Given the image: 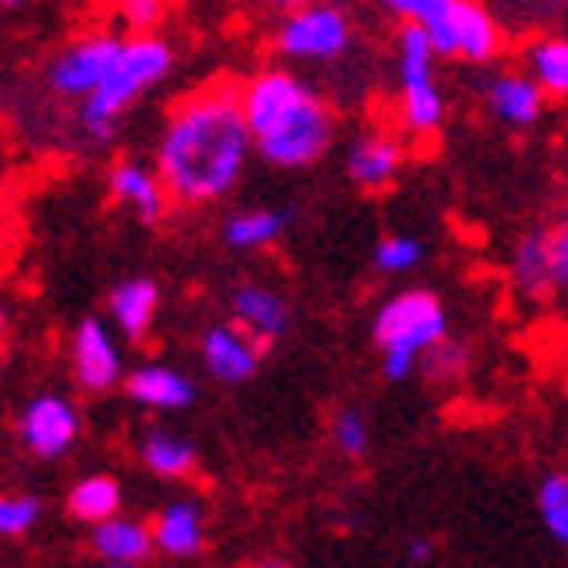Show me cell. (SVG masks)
<instances>
[{
	"mask_svg": "<svg viewBox=\"0 0 568 568\" xmlns=\"http://www.w3.org/2000/svg\"><path fill=\"white\" fill-rule=\"evenodd\" d=\"M252 154V134L236 90L187 98L159 139V179L179 203H215L236 187Z\"/></svg>",
	"mask_w": 568,
	"mask_h": 568,
	"instance_id": "1",
	"label": "cell"
},
{
	"mask_svg": "<svg viewBox=\"0 0 568 568\" xmlns=\"http://www.w3.org/2000/svg\"><path fill=\"white\" fill-rule=\"evenodd\" d=\"M240 110L248 122L252 146L264 163L296 171V166L317 163L333 142V114L317 98L313 85H305L288 70L256 73L244 94Z\"/></svg>",
	"mask_w": 568,
	"mask_h": 568,
	"instance_id": "2",
	"label": "cell"
},
{
	"mask_svg": "<svg viewBox=\"0 0 568 568\" xmlns=\"http://www.w3.org/2000/svg\"><path fill=\"white\" fill-rule=\"evenodd\" d=\"M175 65V53L166 41L159 37H134V41H122L114 61H110L106 78L85 94L82 106V131L90 139H110L119 119L131 110L134 98H142L146 90L163 82Z\"/></svg>",
	"mask_w": 568,
	"mask_h": 568,
	"instance_id": "3",
	"label": "cell"
},
{
	"mask_svg": "<svg viewBox=\"0 0 568 568\" xmlns=\"http://www.w3.org/2000/svg\"><path fill=\"white\" fill-rule=\"evenodd\" d=\"M447 337V308L426 288H406L382 305L374 317V342L382 349V374L390 382H406L418 369L423 349Z\"/></svg>",
	"mask_w": 568,
	"mask_h": 568,
	"instance_id": "4",
	"label": "cell"
},
{
	"mask_svg": "<svg viewBox=\"0 0 568 568\" xmlns=\"http://www.w3.org/2000/svg\"><path fill=\"white\" fill-rule=\"evenodd\" d=\"M435 58H463L471 65H487L504 49L496 17L479 0H447V9L426 21Z\"/></svg>",
	"mask_w": 568,
	"mask_h": 568,
	"instance_id": "5",
	"label": "cell"
},
{
	"mask_svg": "<svg viewBox=\"0 0 568 568\" xmlns=\"http://www.w3.org/2000/svg\"><path fill=\"white\" fill-rule=\"evenodd\" d=\"M349 41H354V24L345 9L321 4V0L293 9V17L276 33V49L293 61H333L349 49Z\"/></svg>",
	"mask_w": 568,
	"mask_h": 568,
	"instance_id": "6",
	"label": "cell"
},
{
	"mask_svg": "<svg viewBox=\"0 0 568 568\" xmlns=\"http://www.w3.org/2000/svg\"><path fill=\"white\" fill-rule=\"evenodd\" d=\"M119 45L122 41L114 33L82 37L78 45H70L53 65H49V85H53L61 98H85L102 78H106Z\"/></svg>",
	"mask_w": 568,
	"mask_h": 568,
	"instance_id": "7",
	"label": "cell"
},
{
	"mask_svg": "<svg viewBox=\"0 0 568 568\" xmlns=\"http://www.w3.org/2000/svg\"><path fill=\"white\" fill-rule=\"evenodd\" d=\"M21 438L37 459H61L78 438V410L58 394H41L24 406Z\"/></svg>",
	"mask_w": 568,
	"mask_h": 568,
	"instance_id": "8",
	"label": "cell"
},
{
	"mask_svg": "<svg viewBox=\"0 0 568 568\" xmlns=\"http://www.w3.org/2000/svg\"><path fill=\"white\" fill-rule=\"evenodd\" d=\"M264 349L268 345L256 342L240 325H212V329L203 333V366H207V374L215 382H227V386L248 382L256 374V366H261Z\"/></svg>",
	"mask_w": 568,
	"mask_h": 568,
	"instance_id": "9",
	"label": "cell"
},
{
	"mask_svg": "<svg viewBox=\"0 0 568 568\" xmlns=\"http://www.w3.org/2000/svg\"><path fill=\"white\" fill-rule=\"evenodd\" d=\"M73 374L85 390H110L122 382V354L102 321L85 317L73 333Z\"/></svg>",
	"mask_w": 568,
	"mask_h": 568,
	"instance_id": "10",
	"label": "cell"
},
{
	"mask_svg": "<svg viewBox=\"0 0 568 568\" xmlns=\"http://www.w3.org/2000/svg\"><path fill=\"white\" fill-rule=\"evenodd\" d=\"M487 106H491V114H496L504 126L524 131V126H536V122H540V114H545V106H548V94L540 90L536 78L504 73V78H496V82L487 85Z\"/></svg>",
	"mask_w": 568,
	"mask_h": 568,
	"instance_id": "11",
	"label": "cell"
},
{
	"mask_svg": "<svg viewBox=\"0 0 568 568\" xmlns=\"http://www.w3.org/2000/svg\"><path fill=\"white\" fill-rule=\"evenodd\" d=\"M232 317H236L240 329H248L264 345H273V337H281L288 329L284 296L276 288H264V284H240L232 293Z\"/></svg>",
	"mask_w": 568,
	"mask_h": 568,
	"instance_id": "12",
	"label": "cell"
},
{
	"mask_svg": "<svg viewBox=\"0 0 568 568\" xmlns=\"http://www.w3.org/2000/svg\"><path fill=\"white\" fill-rule=\"evenodd\" d=\"M94 552L106 565H119V568H134L154 552V536L146 524L139 520H126V516H106V520L94 524Z\"/></svg>",
	"mask_w": 568,
	"mask_h": 568,
	"instance_id": "13",
	"label": "cell"
},
{
	"mask_svg": "<svg viewBox=\"0 0 568 568\" xmlns=\"http://www.w3.org/2000/svg\"><path fill=\"white\" fill-rule=\"evenodd\" d=\"M126 394L151 410H183L195 403V382L171 366H142L126 374Z\"/></svg>",
	"mask_w": 568,
	"mask_h": 568,
	"instance_id": "14",
	"label": "cell"
},
{
	"mask_svg": "<svg viewBox=\"0 0 568 568\" xmlns=\"http://www.w3.org/2000/svg\"><path fill=\"white\" fill-rule=\"evenodd\" d=\"M403 159H406L403 146H398L394 139H386V134H366V139L354 142L345 171H349V179H354L357 187L382 191V187H390L394 179H398V171H403Z\"/></svg>",
	"mask_w": 568,
	"mask_h": 568,
	"instance_id": "15",
	"label": "cell"
},
{
	"mask_svg": "<svg viewBox=\"0 0 568 568\" xmlns=\"http://www.w3.org/2000/svg\"><path fill=\"white\" fill-rule=\"evenodd\" d=\"M511 288L524 301H545L557 293L552 281V248H548V232H528L511 252Z\"/></svg>",
	"mask_w": 568,
	"mask_h": 568,
	"instance_id": "16",
	"label": "cell"
},
{
	"mask_svg": "<svg viewBox=\"0 0 568 568\" xmlns=\"http://www.w3.org/2000/svg\"><path fill=\"white\" fill-rule=\"evenodd\" d=\"M110 191H114V200H122L126 207L139 212L142 224H159L166 212V187L159 171L142 163H119L114 166V175H110Z\"/></svg>",
	"mask_w": 568,
	"mask_h": 568,
	"instance_id": "17",
	"label": "cell"
},
{
	"mask_svg": "<svg viewBox=\"0 0 568 568\" xmlns=\"http://www.w3.org/2000/svg\"><path fill=\"white\" fill-rule=\"evenodd\" d=\"M154 548L166 557H195L203 548V511L191 499H175L159 511V520L151 528Z\"/></svg>",
	"mask_w": 568,
	"mask_h": 568,
	"instance_id": "18",
	"label": "cell"
},
{
	"mask_svg": "<svg viewBox=\"0 0 568 568\" xmlns=\"http://www.w3.org/2000/svg\"><path fill=\"white\" fill-rule=\"evenodd\" d=\"M154 313H159V284L154 281H122L110 293V317L126 337H142L151 329Z\"/></svg>",
	"mask_w": 568,
	"mask_h": 568,
	"instance_id": "19",
	"label": "cell"
},
{
	"mask_svg": "<svg viewBox=\"0 0 568 568\" xmlns=\"http://www.w3.org/2000/svg\"><path fill=\"white\" fill-rule=\"evenodd\" d=\"M119 504H122V487L110 475H85V479H78L70 487V499H65L70 516L82 524L106 520V516L119 511Z\"/></svg>",
	"mask_w": 568,
	"mask_h": 568,
	"instance_id": "20",
	"label": "cell"
},
{
	"mask_svg": "<svg viewBox=\"0 0 568 568\" xmlns=\"http://www.w3.org/2000/svg\"><path fill=\"white\" fill-rule=\"evenodd\" d=\"M443 114H447V102H443V90L435 85V73H430V78H410V82H403L406 131L435 134L438 126H443Z\"/></svg>",
	"mask_w": 568,
	"mask_h": 568,
	"instance_id": "21",
	"label": "cell"
},
{
	"mask_svg": "<svg viewBox=\"0 0 568 568\" xmlns=\"http://www.w3.org/2000/svg\"><path fill=\"white\" fill-rule=\"evenodd\" d=\"M142 463L163 479H179V475L195 471V447L171 430H151L142 438Z\"/></svg>",
	"mask_w": 568,
	"mask_h": 568,
	"instance_id": "22",
	"label": "cell"
},
{
	"mask_svg": "<svg viewBox=\"0 0 568 568\" xmlns=\"http://www.w3.org/2000/svg\"><path fill=\"white\" fill-rule=\"evenodd\" d=\"M284 227H288V215L284 212H240L232 215L224 224V240L232 248L240 252H252V248H268L276 236H281Z\"/></svg>",
	"mask_w": 568,
	"mask_h": 568,
	"instance_id": "23",
	"label": "cell"
},
{
	"mask_svg": "<svg viewBox=\"0 0 568 568\" xmlns=\"http://www.w3.org/2000/svg\"><path fill=\"white\" fill-rule=\"evenodd\" d=\"M532 78L552 98H568V37H545L528 53Z\"/></svg>",
	"mask_w": 568,
	"mask_h": 568,
	"instance_id": "24",
	"label": "cell"
},
{
	"mask_svg": "<svg viewBox=\"0 0 568 568\" xmlns=\"http://www.w3.org/2000/svg\"><path fill=\"white\" fill-rule=\"evenodd\" d=\"M435 45H430V33L426 24L418 21H403V33H398V73L403 82L410 78H430L435 73Z\"/></svg>",
	"mask_w": 568,
	"mask_h": 568,
	"instance_id": "25",
	"label": "cell"
},
{
	"mask_svg": "<svg viewBox=\"0 0 568 568\" xmlns=\"http://www.w3.org/2000/svg\"><path fill=\"white\" fill-rule=\"evenodd\" d=\"M536 504H540V516H545V528L552 532V540L568 548V475H545L540 491H536Z\"/></svg>",
	"mask_w": 568,
	"mask_h": 568,
	"instance_id": "26",
	"label": "cell"
},
{
	"mask_svg": "<svg viewBox=\"0 0 568 568\" xmlns=\"http://www.w3.org/2000/svg\"><path fill=\"white\" fill-rule=\"evenodd\" d=\"M467 362H471V354H467V345L450 342V337H438L430 349H423V357H418V366L426 369V378L430 382H455L467 369Z\"/></svg>",
	"mask_w": 568,
	"mask_h": 568,
	"instance_id": "27",
	"label": "cell"
},
{
	"mask_svg": "<svg viewBox=\"0 0 568 568\" xmlns=\"http://www.w3.org/2000/svg\"><path fill=\"white\" fill-rule=\"evenodd\" d=\"M418 261H423V244L415 236H386L374 248V264L382 273H410L418 268Z\"/></svg>",
	"mask_w": 568,
	"mask_h": 568,
	"instance_id": "28",
	"label": "cell"
},
{
	"mask_svg": "<svg viewBox=\"0 0 568 568\" xmlns=\"http://www.w3.org/2000/svg\"><path fill=\"white\" fill-rule=\"evenodd\" d=\"M41 520L37 496H0V536H24Z\"/></svg>",
	"mask_w": 568,
	"mask_h": 568,
	"instance_id": "29",
	"label": "cell"
},
{
	"mask_svg": "<svg viewBox=\"0 0 568 568\" xmlns=\"http://www.w3.org/2000/svg\"><path fill=\"white\" fill-rule=\"evenodd\" d=\"M333 443H337V450H342V455H349V459H362V455L369 450L366 418L357 415V410H342V415L333 418Z\"/></svg>",
	"mask_w": 568,
	"mask_h": 568,
	"instance_id": "30",
	"label": "cell"
},
{
	"mask_svg": "<svg viewBox=\"0 0 568 568\" xmlns=\"http://www.w3.org/2000/svg\"><path fill=\"white\" fill-rule=\"evenodd\" d=\"M548 248H552V281H557V293H568V207L560 215V224L548 232Z\"/></svg>",
	"mask_w": 568,
	"mask_h": 568,
	"instance_id": "31",
	"label": "cell"
},
{
	"mask_svg": "<svg viewBox=\"0 0 568 568\" xmlns=\"http://www.w3.org/2000/svg\"><path fill=\"white\" fill-rule=\"evenodd\" d=\"M166 0H119V17L131 29H151V24H159V17H163Z\"/></svg>",
	"mask_w": 568,
	"mask_h": 568,
	"instance_id": "32",
	"label": "cell"
},
{
	"mask_svg": "<svg viewBox=\"0 0 568 568\" xmlns=\"http://www.w3.org/2000/svg\"><path fill=\"white\" fill-rule=\"evenodd\" d=\"M382 9H390L394 17H403V21H418L426 24L435 12L447 9V0H378Z\"/></svg>",
	"mask_w": 568,
	"mask_h": 568,
	"instance_id": "33",
	"label": "cell"
},
{
	"mask_svg": "<svg viewBox=\"0 0 568 568\" xmlns=\"http://www.w3.org/2000/svg\"><path fill=\"white\" fill-rule=\"evenodd\" d=\"M406 557H410V565H426V560L435 557V548H430V540H415V545L406 548Z\"/></svg>",
	"mask_w": 568,
	"mask_h": 568,
	"instance_id": "34",
	"label": "cell"
},
{
	"mask_svg": "<svg viewBox=\"0 0 568 568\" xmlns=\"http://www.w3.org/2000/svg\"><path fill=\"white\" fill-rule=\"evenodd\" d=\"M268 4H276V9H301V4H308V0H268Z\"/></svg>",
	"mask_w": 568,
	"mask_h": 568,
	"instance_id": "35",
	"label": "cell"
},
{
	"mask_svg": "<svg viewBox=\"0 0 568 568\" xmlns=\"http://www.w3.org/2000/svg\"><path fill=\"white\" fill-rule=\"evenodd\" d=\"M0 4H9V9H12V4H29V0H0Z\"/></svg>",
	"mask_w": 568,
	"mask_h": 568,
	"instance_id": "36",
	"label": "cell"
}]
</instances>
